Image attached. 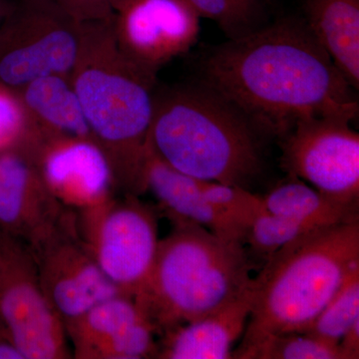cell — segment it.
<instances>
[{"label": "cell", "instance_id": "4", "mask_svg": "<svg viewBox=\"0 0 359 359\" xmlns=\"http://www.w3.org/2000/svg\"><path fill=\"white\" fill-rule=\"evenodd\" d=\"M168 217L173 231L159 241L150 273L134 295L161 335L238 299L252 285L255 266L243 243Z\"/></svg>", "mask_w": 359, "mask_h": 359}, {"label": "cell", "instance_id": "1", "mask_svg": "<svg viewBox=\"0 0 359 359\" xmlns=\"http://www.w3.org/2000/svg\"><path fill=\"white\" fill-rule=\"evenodd\" d=\"M200 82L278 141L304 118L353 121L358 114L356 90L302 18H280L212 47L203 59Z\"/></svg>", "mask_w": 359, "mask_h": 359}, {"label": "cell", "instance_id": "26", "mask_svg": "<svg viewBox=\"0 0 359 359\" xmlns=\"http://www.w3.org/2000/svg\"><path fill=\"white\" fill-rule=\"evenodd\" d=\"M80 22L111 20L125 0H55Z\"/></svg>", "mask_w": 359, "mask_h": 359}, {"label": "cell", "instance_id": "23", "mask_svg": "<svg viewBox=\"0 0 359 359\" xmlns=\"http://www.w3.org/2000/svg\"><path fill=\"white\" fill-rule=\"evenodd\" d=\"M311 231L314 230L264 208L248 226L245 244L249 245L250 254L264 264L278 250Z\"/></svg>", "mask_w": 359, "mask_h": 359}, {"label": "cell", "instance_id": "28", "mask_svg": "<svg viewBox=\"0 0 359 359\" xmlns=\"http://www.w3.org/2000/svg\"><path fill=\"white\" fill-rule=\"evenodd\" d=\"M0 359H25L18 347L0 330Z\"/></svg>", "mask_w": 359, "mask_h": 359}, {"label": "cell", "instance_id": "12", "mask_svg": "<svg viewBox=\"0 0 359 359\" xmlns=\"http://www.w3.org/2000/svg\"><path fill=\"white\" fill-rule=\"evenodd\" d=\"M23 147L36 162L52 194L65 207L83 212L110 199L114 180L109 163L90 139L39 130Z\"/></svg>", "mask_w": 359, "mask_h": 359}, {"label": "cell", "instance_id": "18", "mask_svg": "<svg viewBox=\"0 0 359 359\" xmlns=\"http://www.w3.org/2000/svg\"><path fill=\"white\" fill-rule=\"evenodd\" d=\"M28 119L47 133L90 139L81 104L69 75L52 74L37 78L16 90Z\"/></svg>", "mask_w": 359, "mask_h": 359}, {"label": "cell", "instance_id": "5", "mask_svg": "<svg viewBox=\"0 0 359 359\" xmlns=\"http://www.w3.org/2000/svg\"><path fill=\"white\" fill-rule=\"evenodd\" d=\"M359 266V218L309 231L276 252L252 278L254 299L242 341L302 332Z\"/></svg>", "mask_w": 359, "mask_h": 359}, {"label": "cell", "instance_id": "3", "mask_svg": "<svg viewBox=\"0 0 359 359\" xmlns=\"http://www.w3.org/2000/svg\"><path fill=\"white\" fill-rule=\"evenodd\" d=\"M266 140L237 106L201 82L156 91L148 142L182 173L250 190L263 173Z\"/></svg>", "mask_w": 359, "mask_h": 359}, {"label": "cell", "instance_id": "16", "mask_svg": "<svg viewBox=\"0 0 359 359\" xmlns=\"http://www.w3.org/2000/svg\"><path fill=\"white\" fill-rule=\"evenodd\" d=\"M144 186L151 191L168 216L179 217L205 226L219 237L245 243V231L205 199L201 180L167 164L148 142Z\"/></svg>", "mask_w": 359, "mask_h": 359}, {"label": "cell", "instance_id": "22", "mask_svg": "<svg viewBox=\"0 0 359 359\" xmlns=\"http://www.w3.org/2000/svg\"><path fill=\"white\" fill-rule=\"evenodd\" d=\"M201 18L215 21L228 39L247 36L268 25L266 11L245 0H187Z\"/></svg>", "mask_w": 359, "mask_h": 359}, {"label": "cell", "instance_id": "7", "mask_svg": "<svg viewBox=\"0 0 359 359\" xmlns=\"http://www.w3.org/2000/svg\"><path fill=\"white\" fill-rule=\"evenodd\" d=\"M0 330L25 359L70 358L65 323L45 297L32 250L2 231Z\"/></svg>", "mask_w": 359, "mask_h": 359}, {"label": "cell", "instance_id": "24", "mask_svg": "<svg viewBox=\"0 0 359 359\" xmlns=\"http://www.w3.org/2000/svg\"><path fill=\"white\" fill-rule=\"evenodd\" d=\"M201 188L205 199L242 226L245 235L250 222L257 212L266 208L262 196L252 194L249 189L203 180H201Z\"/></svg>", "mask_w": 359, "mask_h": 359}, {"label": "cell", "instance_id": "9", "mask_svg": "<svg viewBox=\"0 0 359 359\" xmlns=\"http://www.w3.org/2000/svg\"><path fill=\"white\" fill-rule=\"evenodd\" d=\"M351 122L321 116L295 123L278 141L283 171L330 199L359 205V134Z\"/></svg>", "mask_w": 359, "mask_h": 359}, {"label": "cell", "instance_id": "20", "mask_svg": "<svg viewBox=\"0 0 359 359\" xmlns=\"http://www.w3.org/2000/svg\"><path fill=\"white\" fill-rule=\"evenodd\" d=\"M359 320V266L347 276L325 309L302 334L337 346L354 321Z\"/></svg>", "mask_w": 359, "mask_h": 359}, {"label": "cell", "instance_id": "30", "mask_svg": "<svg viewBox=\"0 0 359 359\" xmlns=\"http://www.w3.org/2000/svg\"><path fill=\"white\" fill-rule=\"evenodd\" d=\"M9 4H11V1L0 0V21L2 20L4 16L6 15V11H8Z\"/></svg>", "mask_w": 359, "mask_h": 359}, {"label": "cell", "instance_id": "27", "mask_svg": "<svg viewBox=\"0 0 359 359\" xmlns=\"http://www.w3.org/2000/svg\"><path fill=\"white\" fill-rule=\"evenodd\" d=\"M337 346L342 359L359 358V320L354 321L347 330Z\"/></svg>", "mask_w": 359, "mask_h": 359}, {"label": "cell", "instance_id": "17", "mask_svg": "<svg viewBox=\"0 0 359 359\" xmlns=\"http://www.w3.org/2000/svg\"><path fill=\"white\" fill-rule=\"evenodd\" d=\"M304 20L348 83L359 89V0H301Z\"/></svg>", "mask_w": 359, "mask_h": 359}, {"label": "cell", "instance_id": "14", "mask_svg": "<svg viewBox=\"0 0 359 359\" xmlns=\"http://www.w3.org/2000/svg\"><path fill=\"white\" fill-rule=\"evenodd\" d=\"M79 359L157 358V334L133 297L116 295L65 323Z\"/></svg>", "mask_w": 359, "mask_h": 359}, {"label": "cell", "instance_id": "10", "mask_svg": "<svg viewBox=\"0 0 359 359\" xmlns=\"http://www.w3.org/2000/svg\"><path fill=\"white\" fill-rule=\"evenodd\" d=\"M32 252L45 297L65 325L96 304L124 294L97 264L72 217Z\"/></svg>", "mask_w": 359, "mask_h": 359}, {"label": "cell", "instance_id": "2", "mask_svg": "<svg viewBox=\"0 0 359 359\" xmlns=\"http://www.w3.org/2000/svg\"><path fill=\"white\" fill-rule=\"evenodd\" d=\"M112 20L82 22L79 50L69 77L92 141L107 158L114 183L139 195L146 192L144 165L157 74L122 53Z\"/></svg>", "mask_w": 359, "mask_h": 359}, {"label": "cell", "instance_id": "19", "mask_svg": "<svg viewBox=\"0 0 359 359\" xmlns=\"http://www.w3.org/2000/svg\"><path fill=\"white\" fill-rule=\"evenodd\" d=\"M268 211L294 219L309 230L328 228L359 218V205L330 199L302 180L289 177L262 196Z\"/></svg>", "mask_w": 359, "mask_h": 359}, {"label": "cell", "instance_id": "13", "mask_svg": "<svg viewBox=\"0 0 359 359\" xmlns=\"http://www.w3.org/2000/svg\"><path fill=\"white\" fill-rule=\"evenodd\" d=\"M22 146L0 151V231L35 250L69 219Z\"/></svg>", "mask_w": 359, "mask_h": 359}, {"label": "cell", "instance_id": "29", "mask_svg": "<svg viewBox=\"0 0 359 359\" xmlns=\"http://www.w3.org/2000/svg\"><path fill=\"white\" fill-rule=\"evenodd\" d=\"M245 1L261 11H266V0H245Z\"/></svg>", "mask_w": 359, "mask_h": 359}, {"label": "cell", "instance_id": "11", "mask_svg": "<svg viewBox=\"0 0 359 359\" xmlns=\"http://www.w3.org/2000/svg\"><path fill=\"white\" fill-rule=\"evenodd\" d=\"M200 20L187 0H125L113 16L112 27L122 53L157 74L197 43Z\"/></svg>", "mask_w": 359, "mask_h": 359}, {"label": "cell", "instance_id": "8", "mask_svg": "<svg viewBox=\"0 0 359 359\" xmlns=\"http://www.w3.org/2000/svg\"><path fill=\"white\" fill-rule=\"evenodd\" d=\"M80 236L103 273L124 294L133 297L150 273L157 252V212L134 194L112 198L83 211Z\"/></svg>", "mask_w": 359, "mask_h": 359}, {"label": "cell", "instance_id": "25", "mask_svg": "<svg viewBox=\"0 0 359 359\" xmlns=\"http://www.w3.org/2000/svg\"><path fill=\"white\" fill-rule=\"evenodd\" d=\"M29 129V119L20 96L0 84V151L20 144Z\"/></svg>", "mask_w": 359, "mask_h": 359}, {"label": "cell", "instance_id": "21", "mask_svg": "<svg viewBox=\"0 0 359 359\" xmlns=\"http://www.w3.org/2000/svg\"><path fill=\"white\" fill-rule=\"evenodd\" d=\"M236 359H342L339 346L301 332L269 335L261 341L235 349Z\"/></svg>", "mask_w": 359, "mask_h": 359}, {"label": "cell", "instance_id": "15", "mask_svg": "<svg viewBox=\"0 0 359 359\" xmlns=\"http://www.w3.org/2000/svg\"><path fill=\"white\" fill-rule=\"evenodd\" d=\"M254 299L252 285L244 294L201 320L162 334L157 358L231 359L244 334Z\"/></svg>", "mask_w": 359, "mask_h": 359}, {"label": "cell", "instance_id": "6", "mask_svg": "<svg viewBox=\"0 0 359 359\" xmlns=\"http://www.w3.org/2000/svg\"><path fill=\"white\" fill-rule=\"evenodd\" d=\"M82 22L55 0H14L0 21V84L16 91L37 78L69 75Z\"/></svg>", "mask_w": 359, "mask_h": 359}]
</instances>
